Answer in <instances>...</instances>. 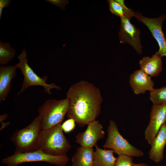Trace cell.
Returning a JSON list of instances; mask_svg holds the SVG:
<instances>
[{
  "label": "cell",
  "mask_w": 166,
  "mask_h": 166,
  "mask_svg": "<svg viewBox=\"0 0 166 166\" xmlns=\"http://www.w3.org/2000/svg\"><path fill=\"white\" fill-rule=\"evenodd\" d=\"M69 101L67 117L82 127L96 120L100 115L103 98L99 89L82 80L72 85L66 94Z\"/></svg>",
  "instance_id": "obj_1"
},
{
  "label": "cell",
  "mask_w": 166,
  "mask_h": 166,
  "mask_svg": "<svg viewBox=\"0 0 166 166\" xmlns=\"http://www.w3.org/2000/svg\"><path fill=\"white\" fill-rule=\"evenodd\" d=\"M42 130V119L39 115L27 126L16 130L10 137L15 147V152L24 153L38 150Z\"/></svg>",
  "instance_id": "obj_2"
},
{
  "label": "cell",
  "mask_w": 166,
  "mask_h": 166,
  "mask_svg": "<svg viewBox=\"0 0 166 166\" xmlns=\"http://www.w3.org/2000/svg\"><path fill=\"white\" fill-rule=\"evenodd\" d=\"M71 147L63 133L61 124L42 130L39 139L38 149L48 154L61 156L66 155Z\"/></svg>",
  "instance_id": "obj_3"
},
{
  "label": "cell",
  "mask_w": 166,
  "mask_h": 166,
  "mask_svg": "<svg viewBox=\"0 0 166 166\" xmlns=\"http://www.w3.org/2000/svg\"><path fill=\"white\" fill-rule=\"evenodd\" d=\"M69 101L66 98L60 100L48 99L38 109L42 119V129L61 124L67 114Z\"/></svg>",
  "instance_id": "obj_4"
},
{
  "label": "cell",
  "mask_w": 166,
  "mask_h": 166,
  "mask_svg": "<svg viewBox=\"0 0 166 166\" xmlns=\"http://www.w3.org/2000/svg\"><path fill=\"white\" fill-rule=\"evenodd\" d=\"M107 132V136L103 148L112 149L118 155L123 154L137 157L143 156L142 150L132 145L121 134L114 121H109Z\"/></svg>",
  "instance_id": "obj_5"
},
{
  "label": "cell",
  "mask_w": 166,
  "mask_h": 166,
  "mask_svg": "<svg viewBox=\"0 0 166 166\" xmlns=\"http://www.w3.org/2000/svg\"><path fill=\"white\" fill-rule=\"evenodd\" d=\"M19 62L15 65L19 69L24 76V80L21 88L18 92L17 96H19L27 88L32 86H40L44 88V91L49 94H51L50 90L56 89H61V87L54 83L48 84L46 81L47 76L41 77L37 75L28 64L27 54L25 47L21 53L17 57Z\"/></svg>",
  "instance_id": "obj_6"
},
{
  "label": "cell",
  "mask_w": 166,
  "mask_h": 166,
  "mask_svg": "<svg viewBox=\"0 0 166 166\" xmlns=\"http://www.w3.org/2000/svg\"><path fill=\"white\" fill-rule=\"evenodd\" d=\"M69 159L67 155L55 156L45 153L40 149L24 152H14L12 155L5 158L2 163L7 166H18L20 164L30 162H45L58 166H65Z\"/></svg>",
  "instance_id": "obj_7"
},
{
  "label": "cell",
  "mask_w": 166,
  "mask_h": 166,
  "mask_svg": "<svg viewBox=\"0 0 166 166\" xmlns=\"http://www.w3.org/2000/svg\"><path fill=\"white\" fill-rule=\"evenodd\" d=\"M134 17L148 28L157 41L159 46V50L156 53L157 54L161 57L166 56V39L162 30L165 16L162 15L158 18H150L143 16L140 13L135 12Z\"/></svg>",
  "instance_id": "obj_8"
},
{
  "label": "cell",
  "mask_w": 166,
  "mask_h": 166,
  "mask_svg": "<svg viewBox=\"0 0 166 166\" xmlns=\"http://www.w3.org/2000/svg\"><path fill=\"white\" fill-rule=\"evenodd\" d=\"M150 120L144 132L145 140L151 145L166 119V105L153 104Z\"/></svg>",
  "instance_id": "obj_9"
},
{
  "label": "cell",
  "mask_w": 166,
  "mask_h": 166,
  "mask_svg": "<svg viewBox=\"0 0 166 166\" xmlns=\"http://www.w3.org/2000/svg\"><path fill=\"white\" fill-rule=\"evenodd\" d=\"M120 18V30L118 33L120 42L128 43L138 53L141 54L142 46L140 38V30L131 23L130 18L125 17Z\"/></svg>",
  "instance_id": "obj_10"
},
{
  "label": "cell",
  "mask_w": 166,
  "mask_h": 166,
  "mask_svg": "<svg viewBox=\"0 0 166 166\" xmlns=\"http://www.w3.org/2000/svg\"><path fill=\"white\" fill-rule=\"evenodd\" d=\"M86 130L79 132L75 136V142L80 146L93 148L97 141L103 138L105 132L103 127L98 121L95 120L87 124Z\"/></svg>",
  "instance_id": "obj_11"
},
{
  "label": "cell",
  "mask_w": 166,
  "mask_h": 166,
  "mask_svg": "<svg viewBox=\"0 0 166 166\" xmlns=\"http://www.w3.org/2000/svg\"><path fill=\"white\" fill-rule=\"evenodd\" d=\"M129 82L134 93L136 95L144 93L147 91L151 92L154 89V83L151 77L141 69L130 75Z\"/></svg>",
  "instance_id": "obj_12"
},
{
  "label": "cell",
  "mask_w": 166,
  "mask_h": 166,
  "mask_svg": "<svg viewBox=\"0 0 166 166\" xmlns=\"http://www.w3.org/2000/svg\"><path fill=\"white\" fill-rule=\"evenodd\" d=\"M166 145V125L164 123L150 145L151 147L148 153L149 159L156 163L161 161L164 158Z\"/></svg>",
  "instance_id": "obj_13"
},
{
  "label": "cell",
  "mask_w": 166,
  "mask_h": 166,
  "mask_svg": "<svg viewBox=\"0 0 166 166\" xmlns=\"http://www.w3.org/2000/svg\"><path fill=\"white\" fill-rule=\"evenodd\" d=\"M18 68L15 65L0 67V102L4 101L9 93L11 81L15 77Z\"/></svg>",
  "instance_id": "obj_14"
},
{
  "label": "cell",
  "mask_w": 166,
  "mask_h": 166,
  "mask_svg": "<svg viewBox=\"0 0 166 166\" xmlns=\"http://www.w3.org/2000/svg\"><path fill=\"white\" fill-rule=\"evenodd\" d=\"M139 65L140 69L151 77L159 76L163 69L161 57L156 53L151 57H143Z\"/></svg>",
  "instance_id": "obj_15"
},
{
  "label": "cell",
  "mask_w": 166,
  "mask_h": 166,
  "mask_svg": "<svg viewBox=\"0 0 166 166\" xmlns=\"http://www.w3.org/2000/svg\"><path fill=\"white\" fill-rule=\"evenodd\" d=\"M93 148L80 146L72 157V166H94Z\"/></svg>",
  "instance_id": "obj_16"
},
{
  "label": "cell",
  "mask_w": 166,
  "mask_h": 166,
  "mask_svg": "<svg viewBox=\"0 0 166 166\" xmlns=\"http://www.w3.org/2000/svg\"><path fill=\"white\" fill-rule=\"evenodd\" d=\"M93 153L94 166H114L117 159L112 149L107 150L99 148L97 145Z\"/></svg>",
  "instance_id": "obj_17"
},
{
  "label": "cell",
  "mask_w": 166,
  "mask_h": 166,
  "mask_svg": "<svg viewBox=\"0 0 166 166\" xmlns=\"http://www.w3.org/2000/svg\"><path fill=\"white\" fill-rule=\"evenodd\" d=\"M109 10L113 14L120 17H125L131 19L134 17L135 12L128 8L124 0H109Z\"/></svg>",
  "instance_id": "obj_18"
},
{
  "label": "cell",
  "mask_w": 166,
  "mask_h": 166,
  "mask_svg": "<svg viewBox=\"0 0 166 166\" xmlns=\"http://www.w3.org/2000/svg\"><path fill=\"white\" fill-rule=\"evenodd\" d=\"M16 50L9 42L0 41V65L7 64L15 56Z\"/></svg>",
  "instance_id": "obj_19"
},
{
  "label": "cell",
  "mask_w": 166,
  "mask_h": 166,
  "mask_svg": "<svg viewBox=\"0 0 166 166\" xmlns=\"http://www.w3.org/2000/svg\"><path fill=\"white\" fill-rule=\"evenodd\" d=\"M149 99L153 104L166 105V86L154 89L150 92Z\"/></svg>",
  "instance_id": "obj_20"
},
{
  "label": "cell",
  "mask_w": 166,
  "mask_h": 166,
  "mask_svg": "<svg viewBox=\"0 0 166 166\" xmlns=\"http://www.w3.org/2000/svg\"><path fill=\"white\" fill-rule=\"evenodd\" d=\"M133 164L132 157L121 154L117 158L114 166H132Z\"/></svg>",
  "instance_id": "obj_21"
},
{
  "label": "cell",
  "mask_w": 166,
  "mask_h": 166,
  "mask_svg": "<svg viewBox=\"0 0 166 166\" xmlns=\"http://www.w3.org/2000/svg\"><path fill=\"white\" fill-rule=\"evenodd\" d=\"M75 121L72 118H69L61 124L63 131L66 133L72 132L75 128Z\"/></svg>",
  "instance_id": "obj_22"
},
{
  "label": "cell",
  "mask_w": 166,
  "mask_h": 166,
  "mask_svg": "<svg viewBox=\"0 0 166 166\" xmlns=\"http://www.w3.org/2000/svg\"><path fill=\"white\" fill-rule=\"evenodd\" d=\"M45 1L64 10L66 5L69 3L67 0H46Z\"/></svg>",
  "instance_id": "obj_23"
},
{
  "label": "cell",
  "mask_w": 166,
  "mask_h": 166,
  "mask_svg": "<svg viewBox=\"0 0 166 166\" xmlns=\"http://www.w3.org/2000/svg\"><path fill=\"white\" fill-rule=\"evenodd\" d=\"M11 2V1L10 0H0V19L2 16L3 8L9 7Z\"/></svg>",
  "instance_id": "obj_24"
},
{
  "label": "cell",
  "mask_w": 166,
  "mask_h": 166,
  "mask_svg": "<svg viewBox=\"0 0 166 166\" xmlns=\"http://www.w3.org/2000/svg\"><path fill=\"white\" fill-rule=\"evenodd\" d=\"M2 123V126L0 128V130H2V129H4L6 127L8 126L10 124V122H4L3 121H2L1 122Z\"/></svg>",
  "instance_id": "obj_25"
},
{
  "label": "cell",
  "mask_w": 166,
  "mask_h": 166,
  "mask_svg": "<svg viewBox=\"0 0 166 166\" xmlns=\"http://www.w3.org/2000/svg\"><path fill=\"white\" fill-rule=\"evenodd\" d=\"M8 116V115L7 113H5L0 116V122L3 121L5 120Z\"/></svg>",
  "instance_id": "obj_26"
},
{
  "label": "cell",
  "mask_w": 166,
  "mask_h": 166,
  "mask_svg": "<svg viewBox=\"0 0 166 166\" xmlns=\"http://www.w3.org/2000/svg\"><path fill=\"white\" fill-rule=\"evenodd\" d=\"M132 166H149V165L144 163L136 164L133 163Z\"/></svg>",
  "instance_id": "obj_27"
},
{
  "label": "cell",
  "mask_w": 166,
  "mask_h": 166,
  "mask_svg": "<svg viewBox=\"0 0 166 166\" xmlns=\"http://www.w3.org/2000/svg\"><path fill=\"white\" fill-rule=\"evenodd\" d=\"M164 123L166 125V119Z\"/></svg>",
  "instance_id": "obj_28"
}]
</instances>
